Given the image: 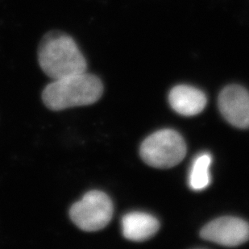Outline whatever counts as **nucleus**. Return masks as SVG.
Here are the masks:
<instances>
[{
	"label": "nucleus",
	"instance_id": "1",
	"mask_svg": "<svg viewBox=\"0 0 249 249\" xmlns=\"http://www.w3.org/2000/svg\"><path fill=\"white\" fill-rule=\"evenodd\" d=\"M38 61L53 80L84 73L87 60L72 36L60 31L46 33L38 46Z\"/></svg>",
	"mask_w": 249,
	"mask_h": 249
},
{
	"label": "nucleus",
	"instance_id": "2",
	"mask_svg": "<svg viewBox=\"0 0 249 249\" xmlns=\"http://www.w3.org/2000/svg\"><path fill=\"white\" fill-rule=\"evenodd\" d=\"M103 93L101 80L86 71L53 81L43 90L42 99L48 108L58 111L91 105L101 98Z\"/></svg>",
	"mask_w": 249,
	"mask_h": 249
},
{
	"label": "nucleus",
	"instance_id": "3",
	"mask_svg": "<svg viewBox=\"0 0 249 249\" xmlns=\"http://www.w3.org/2000/svg\"><path fill=\"white\" fill-rule=\"evenodd\" d=\"M186 153L184 139L178 132L163 129L150 135L141 146L143 161L158 169H169L183 160Z\"/></svg>",
	"mask_w": 249,
	"mask_h": 249
},
{
	"label": "nucleus",
	"instance_id": "4",
	"mask_svg": "<svg viewBox=\"0 0 249 249\" xmlns=\"http://www.w3.org/2000/svg\"><path fill=\"white\" fill-rule=\"evenodd\" d=\"M114 207L108 195L99 191H89L70 210L73 223L85 231H97L108 225Z\"/></svg>",
	"mask_w": 249,
	"mask_h": 249
},
{
	"label": "nucleus",
	"instance_id": "5",
	"mask_svg": "<svg viewBox=\"0 0 249 249\" xmlns=\"http://www.w3.org/2000/svg\"><path fill=\"white\" fill-rule=\"evenodd\" d=\"M200 235L217 245L235 247L249 240V224L239 218L222 217L205 226Z\"/></svg>",
	"mask_w": 249,
	"mask_h": 249
},
{
	"label": "nucleus",
	"instance_id": "6",
	"mask_svg": "<svg viewBox=\"0 0 249 249\" xmlns=\"http://www.w3.org/2000/svg\"><path fill=\"white\" fill-rule=\"evenodd\" d=\"M219 111L234 127L249 128V92L238 85L225 87L219 94Z\"/></svg>",
	"mask_w": 249,
	"mask_h": 249
},
{
	"label": "nucleus",
	"instance_id": "7",
	"mask_svg": "<svg viewBox=\"0 0 249 249\" xmlns=\"http://www.w3.org/2000/svg\"><path fill=\"white\" fill-rule=\"evenodd\" d=\"M172 108L184 116H194L202 112L207 105V97L203 92L187 85L174 87L169 93Z\"/></svg>",
	"mask_w": 249,
	"mask_h": 249
},
{
	"label": "nucleus",
	"instance_id": "8",
	"mask_svg": "<svg viewBox=\"0 0 249 249\" xmlns=\"http://www.w3.org/2000/svg\"><path fill=\"white\" fill-rule=\"evenodd\" d=\"M159 227L155 217L143 212H131L122 219L124 236L136 242L148 240L158 232Z\"/></svg>",
	"mask_w": 249,
	"mask_h": 249
},
{
	"label": "nucleus",
	"instance_id": "9",
	"mask_svg": "<svg viewBox=\"0 0 249 249\" xmlns=\"http://www.w3.org/2000/svg\"><path fill=\"white\" fill-rule=\"evenodd\" d=\"M212 157L210 153H202L193 161L189 175V185L195 191H203L211 184L210 167Z\"/></svg>",
	"mask_w": 249,
	"mask_h": 249
}]
</instances>
